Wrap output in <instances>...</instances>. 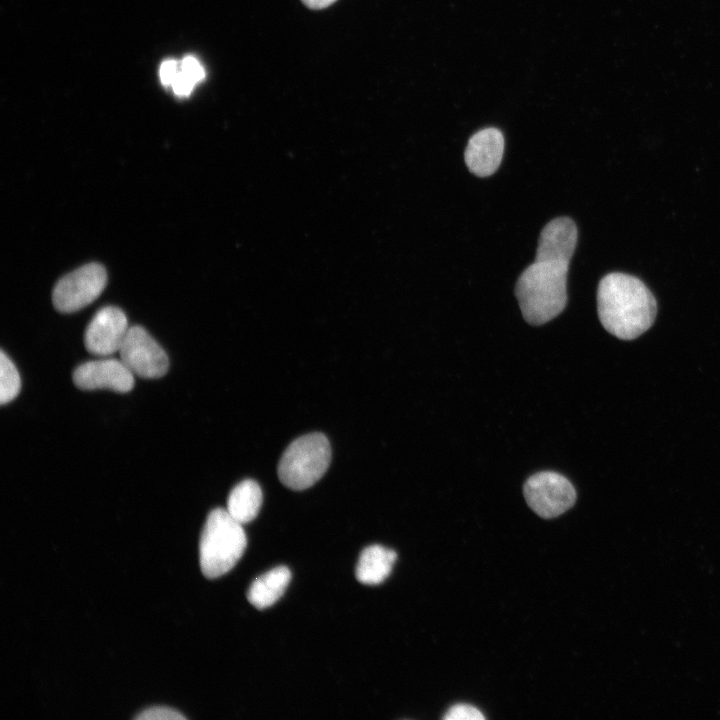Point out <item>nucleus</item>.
<instances>
[{
	"mask_svg": "<svg viewBox=\"0 0 720 720\" xmlns=\"http://www.w3.org/2000/svg\"><path fill=\"white\" fill-rule=\"evenodd\" d=\"M597 309L601 324L610 334L632 340L653 325L657 303L640 279L615 272L599 282Z\"/></svg>",
	"mask_w": 720,
	"mask_h": 720,
	"instance_id": "obj_1",
	"label": "nucleus"
},
{
	"mask_svg": "<svg viewBox=\"0 0 720 720\" xmlns=\"http://www.w3.org/2000/svg\"><path fill=\"white\" fill-rule=\"evenodd\" d=\"M569 263L538 258L520 275L515 295L525 321L544 324L559 315L567 303Z\"/></svg>",
	"mask_w": 720,
	"mask_h": 720,
	"instance_id": "obj_2",
	"label": "nucleus"
},
{
	"mask_svg": "<svg viewBox=\"0 0 720 720\" xmlns=\"http://www.w3.org/2000/svg\"><path fill=\"white\" fill-rule=\"evenodd\" d=\"M247 545L242 524L227 509L212 510L203 526L199 542V559L208 579L228 573L240 560Z\"/></svg>",
	"mask_w": 720,
	"mask_h": 720,
	"instance_id": "obj_3",
	"label": "nucleus"
},
{
	"mask_svg": "<svg viewBox=\"0 0 720 720\" xmlns=\"http://www.w3.org/2000/svg\"><path fill=\"white\" fill-rule=\"evenodd\" d=\"M330 461L331 447L325 435H303L295 439L282 454L278 476L286 487L304 490L325 474Z\"/></svg>",
	"mask_w": 720,
	"mask_h": 720,
	"instance_id": "obj_4",
	"label": "nucleus"
},
{
	"mask_svg": "<svg viewBox=\"0 0 720 720\" xmlns=\"http://www.w3.org/2000/svg\"><path fill=\"white\" fill-rule=\"evenodd\" d=\"M107 274L98 263L86 264L62 277L52 293L54 307L62 313L78 311L92 303L104 290Z\"/></svg>",
	"mask_w": 720,
	"mask_h": 720,
	"instance_id": "obj_5",
	"label": "nucleus"
},
{
	"mask_svg": "<svg viewBox=\"0 0 720 720\" xmlns=\"http://www.w3.org/2000/svg\"><path fill=\"white\" fill-rule=\"evenodd\" d=\"M523 493L528 506L540 517L554 518L570 509L576 500L571 482L561 474L539 472L524 484Z\"/></svg>",
	"mask_w": 720,
	"mask_h": 720,
	"instance_id": "obj_6",
	"label": "nucleus"
},
{
	"mask_svg": "<svg viewBox=\"0 0 720 720\" xmlns=\"http://www.w3.org/2000/svg\"><path fill=\"white\" fill-rule=\"evenodd\" d=\"M119 352L123 363L139 377L160 378L168 370L165 351L141 326L129 327Z\"/></svg>",
	"mask_w": 720,
	"mask_h": 720,
	"instance_id": "obj_7",
	"label": "nucleus"
},
{
	"mask_svg": "<svg viewBox=\"0 0 720 720\" xmlns=\"http://www.w3.org/2000/svg\"><path fill=\"white\" fill-rule=\"evenodd\" d=\"M129 327L124 312L115 306L101 308L91 319L84 336L86 349L98 356L119 352Z\"/></svg>",
	"mask_w": 720,
	"mask_h": 720,
	"instance_id": "obj_8",
	"label": "nucleus"
},
{
	"mask_svg": "<svg viewBox=\"0 0 720 720\" xmlns=\"http://www.w3.org/2000/svg\"><path fill=\"white\" fill-rule=\"evenodd\" d=\"M73 381L82 390L111 389L124 393L133 388L134 374L121 359L107 358L78 366Z\"/></svg>",
	"mask_w": 720,
	"mask_h": 720,
	"instance_id": "obj_9",
	"label": "nucleus"
},
{
	"mask_svg": "<svg viewBox=\"0 0 720 720\" xmlns=\"http://www.w3.org/2000/svg\"><path fill=\"white\" fill-rule=\"evenodd\" d=\"M504 152V137L497 128L476 132L465 150V163L471 173L479 177L492 175L499 167Z\"/></svg>",
	"mask_w": 720,
	"mask_h": 720,
	"instance_id": "obj_10",
	"label": "nucleus"
},
{
	"mask_svg": "<svg viewBox=\"0 0 720 720\" xmlns=\"http://www.w3.org/2000/svg\"><path fill=\"white\" fill-rule=\"evenodd\" d=\"M577 236L576 225L570 218L560 217L550 221L540 233L536 257L570 262Z\"/></svg>",
	"mask_w": 720,
	"mask_h": 720,
	"instance_id": "obj_11",
	"label": "nucleus"
},
{
	"mask_svg": "<svg viewBox=\"0 0 720 720\" xmlns=\"http://www.w3.org/2000/svg\"><path fill=\"white\" fill-rule=\"evenodd\" d=\"M290 580V569L286 566H277L251 583L247 591V599L254 607L265 609L280 599Z\"/></svg>",
	"mask_w": 720,
	"mask_h": 720,
	"instance_id": "obj_12",
	"label": "nucleus"
},
{
	"mask_svg": "<svg viewBox=\"0 0 720 720\" xmlns=\"http://www.w3.org/2000/svg\"><path fill=\"white\" fill-rule=\"evenodd\" d=\"M397 554L394 550L381 545H370L360 554L355 575L359 582L377 585L391 573Z\"/></svg>",
	"mask_w": 720,
	"mask_h": 720,
	"instance_id": "obj_13",
	"label": "nucleus"
},
{
	"mask_svg": "<svg viewBox=\"0 0 720 720\" xmlns=\"http://www.w3.org/2000/svg\"><path fill=\"white\" fill-rule=\"evenodd\" d=\"M262 491L257 482L245 479L233 487L227 499V511L239 523L251 522L262 505Z\"/></svg>",
	"mask_w": 720,
	"mask_h": 720,
	"instance_id": "obj_14",
	"label": "nucleus"
},
{
	"mask_svg": "<svg viewBox=\"0 0 720 720\" xmlns=\"http://www.w3.org/2000/svg\"><path fill=\"white\" fill-rule=\"evenodd\" d=\"M21 379L19 372L11 359L1 351L0 353V403L11 402L20 392Z\"/></svg>",
	"mask_w": 720,
	"mask_h": 720,
	"instance_id": "obj_15",
	"label": "nucleus"
},
{
	"mask_svg": "<svg viewBox=\"0 0 720 720\" xmlns=\"http://www.w3.org/2000/svg\"><path fill=\"white\" fill-rule=\"evenodd\" d=\"M446 720H483L484 716L480 710L468 704H455L446 712Z\"/></svg>",
	"mask_w": 720,
	"mask_h": 720,
	"instance_id": "obj_16",
	"label": "nucleus"
},
{
	"mask_svg": "<svg viewBox=\"0 0 720 720\" xmlns=\"http://www.w3.org/2000/svg\"><path fill=\"white\" fill-rule=\"evenodd\" d=\"M139 720H183L186 719L180 712L169 707H151L142 711L135 717Z\"/></svg>",
	"mask_w": 720,
	"mask_h": 720,
	"instance_id": "obj_17",
	"label": "nucleus"
},
{
	"mask_svg": "<svg viewBox=\"0 0 720 720\" xmlns=\"http://www.w3.org/2000/svg\"><path fill=\"white\" fill-rule=\"evenodd\" d=\"M180 69L195 83L202 81L205 77L204 68L193 56H186L180 63Z\"/></svg>",
	"mask_w": 720,
	"mask_h": 720,
	"instance_id": "obj_18",
	"label": "nucleus"
},
{
	"mask_svg": "<svg viewBox=\"0 0 720 720\" xmlns=\"http://www.w3.org/2000/svg\"><path fill=\"white\" fill-rule=\"evenodd\" d=\"M195 84L196 83L180 69L171 86L177 95L187 96L192 92Z\"/></svg>",
	"mask_w": 720,
	"mask_h": 720,
	"instance_id": "obj_19",
	"label": "nucleus"
},
{
	"mask_svg": "<svg viewBox=\"0 0 720 720\" xmlns=\"http://www.w3.org/2000/svg\"><path fill=\"white\" fill-rule=\"evenodd\" d=\"M180 70V64L175 60H166L160 67V79L163 85H171Z\"/></svg>",
	"mask_w": 720,
	"mask_h": 720,
	"instance_id": "obj_20",
	"label": "nucleus"
},
{
	"mask_svg": "<svg viewBox=\"0 0 720 720\" xmlns=\"http://www.w3.org/2000/svg\"><path fill=\"white\" fill-rule=\"evenodd\" d=\"M310 9H323L332 5L336 0H301Z\"/></svg>",
	"mask_w": 720,
	"mask_h": 720,
	"instance_id": "obj_21",
	"label": "nucleus"
}]
</instances>
